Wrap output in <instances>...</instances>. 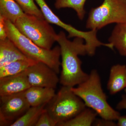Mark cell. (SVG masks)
I'll use <instances>...</instances> for the list:
<instances>
[{
	"label": "cell",
	"mask_w": 126,
	"mask_h": 126,
	"mask_svg": "<svg viewBox=\"0 0 126 126\" xmlns=\"http://www.w3.org/2000/svg\"><path fill=\"white\" fill-rule=\"evenodd\" d=\"M56 42L60 47L62 59L59 82L70 87L78 86L86 81L89 75L82 69V62L79 57L87 54L84 40L77 37L71 41L61 31L58 34Z\"/></svg>",
	"instance_id": "6da1fadb"
},
{
	"label": "cell",
	"mask_w": 126,
	"mask_h": 126,
	"mask_svg": "<svg viewBox=\"0 0 126 126\" xmlns=\"http://www.w3.org/2000/svg\"><path fill=\"white\" fill-rule=\"evenodd\" d=\"M71 89L83 101L86 107L94 111L101 118L116 121L121 116L119 112L113 109L107 101L96 70H92L86 81L77 87Z\"/></svg>",
	"instance_id": "7a4b0ae2"
},
{
	"label": "cell",
	"mask_w": 126,
	"mask_h": 126,
	"mask_svg": "<svg viewBox=\"0 0 126 126\" xmlns=\"http://www.w3.org/2000/svg\"><path fill=\"white\" fill-rule=\"evenodd\" d=\"M4 20L7 37L26 57L37 62L45 63L58 74L59 73L61 66L59 46L49 50L40 47L20 33L13 23Z\"/></svg>",
	"instance_id": "3957f363"
},
{
	"label": "cell",
	"mask_w": 126,
	"mask_h": 126,
	"mask_svg": "<svg viewBox=\"0 0 126 126\" xmlns=\"http://www.w3.org/2000/svg\"><path fill=\"white\" fill-rule=\"evenodd\" d=\"M19 31L40 47L50 49L58 34L45 19L25 14L14 24Z\"/></svg>",
	"instance_id": "277c9868"
},
{
	"label": "cell",
	"mask_w": 126,
	"mask_h": 126,
	"mask_svg": "<svg viewBox=\"0 0 126 126\" xmlns=\"http://www.w3.org/2000/svg\"><path fill=\"white\" fill-rule=\"evenodd\" d=\"M71 88L63 86L45 106L57 126L72 119L86 108L83 101Z\"/></svg>",
	"instance_id": "5b68a950"
},
{
	"label": "cell",
	"mask_w": 126,
	"mask_h": 126,
	"mask_svg": "<svg viewBox=\"0 0 126 126\" xmlns=\"http://www.w3.org/2000/svg\"><path fill=\"white\" fill-rule=\"evenodd\" d=\"M125 22L126 0H104L100 5L90 11L86 27L97 30L110 24Z\"/></svg>",
	"instance_id": "8992f818"
},
{
	"label": "cell",
	"mask_w": 126,
	"mask_h": 126,
	"mask_svg": "<svg viewBox=\"0 0 126 126\" xmlns=\"http://www.w3.org/2000/svg\"><path fill=\"white\" fill-rule=\"evenodd\" d=\"M30 107L24 92L0 96V126H11Z\"/></svg>",
	"instance_id": "52a82bcc"
},
{
	"label": "cell",
	"mask_w": 126,
	"mask_h": 126,
	"mask_svg": "<svg viewBox=\"0 0 126 126\" xmlns=\"http://www.w3.org/2000/svg\"><path fill=\"white\" fill-rule=\"evenodd\" d=\"M31 87L55 89L59 82L58 74L46 64L38 62L26 70Z\"/></svg>",
	"instance_id": "ba28073f"
},
{
	"label": "cell",
	"mask_w": 126,
	"mask_h": 126,
	"mask_svg": "<svg viewBox=\"0 0 126 126\" xmlns=\"http://www.w3.org/2000/svg\"><path fill=\"white\" fill-rule=\"evenodd\" d=\"M39 6L45 18L49 23L56 25L63 28L68 34V38H80L83 39L87 44H90L94 41L95 33L93 30L85 32L75 29L71 25L64 23L55 14L45 0H35Z\"/></svg>",
	"instance_id": "9c48e42d"
},
{
	"label": "cell",
	"mask_w": 126,
	"mask_h": 126,
	"mask_svg": "<svg viewBox=\"0 0 126 126\" xmlns=\"http://www.w3.org/2000/svg\"><path fill=\"white\" fill-rule=\"evenodd\" d=\"M31 87L26 70L15 75L0 78V96L24 92Z\"/></svg>",
	"instance_id": "30bf717a"
},
{
	"label": "cell",
	"mask_w": 126,
	"mask_h": 126,
	"mask_svg": "<svg viewBox=\"0 0 126 126\" xmlns=\"http://www.w3.org/2000/svg\"><path fill=\"white\" fill-rule=\"evenodd\" d=\"M55 94L54 89L39 87H31L24 92L31 107L47 104Z\"/></svg>",
	"instance_id": "8fae6325"
},
{
	"label": "cell",
	"mask_w": 126,
	"mask_h": 126,
	"mask_svg": "<svg viewBox=\"0 0 126 126\" xmlns=\"http://www.w3.org/2000/svg\"><path fill=\"white\" fill-rule=\"evenodd\" d=\"M30 59L7 37L0 40V67L16 60Z\"/></svg>",
	"instance_id": "7c38bea8"
},
{
	"label": "cell",
	"mask_w": 126,
	"mask_h": 126,
	"mask_svg": "<svg viewBox=\"0 0 126 126\" xmlns=\"http://www.w3.org/2000/svg\"><path fill=\"white\" fill-rule=\"evenodd\" d=\"M126 88V65L116 64L110 70L107 89L111 94H114Z\"/></svg>",
	"instance_id": "4fadbf2b"
},
{
	"label": "cell",
	"mask_w": 126,
	"mask_h": 126,
	"mask_svg": "<svg viewBox=\"0 0 126 126\" xmlns=\"http://www.w3.org/2000/svg\"><path fill=\"white\" fill-rule=\"evenodd\" d=\"M25 14L15 0H0V16L15 24Z\"/></svg>",
	"instance_id": "5bb4252c"
},
{
	"label": "cell",
	"mask_w": 126,
	"mask_h": 126,
	"mask_svg": "<svg viewBox=\"0 0 126 126\" xmlns=\"http://www.w3.org/2000/svg\"><path fill=\"white\" fill-rule=\"evenodd\" d=\"M119 54L126 57V22L117 24L109 39Z\"/></svg>",
	"instance_id": "9a60e30c"
},
{
	"label": "cell",
	"mask_w": 126,
	"mask_h": 126,
	"mask_svg": "<svg viewBox=\"0 0 126 126\" xmlns=\"http://www.w3.org/2000/svg\"><path fill=\"white\" fill-rule=\"evenodd\" d=\"M38 62L27 59L18 60L9 63L0 67V78L20 73Z\"/></svg>",
	"instance_id": "2e32d148"
},
{
	"label": "cell",
	"mask_w": 126,
	"mask_h": 126,
	"mask_svg": "<svg viewBox=\"0 0 126 126\" xmlns=\"http://www.w3.org/2000/svg\"><path fill=\"white\" fill-rule=\"evenodd\" d=\"M46 105L31 107L22 116L11 126H36L41 115L45 111Z\"/></svg>",
	"instance_id": "e0dca14e"
},
{
	"label": "cell",
	"mask_w": 126,
	"mask_h": 126,
	"mask_svg": "<svg viewBox=\"0 0 126 126\" xmlns=\"http://www.w3.org/2000/svg\"><path fill=\"white\" fill-rule=\"evenodd\" d=\"M97 114L90 108H86L72 119L58 126H90L93 124Z\"/></svg>",
	"instance_id": "ac0fdd59"
},
{
	"label": "cell",
	"mask_w": 126,
	"mask_h": 126,
	"mask_svg": "<svg viewBox=\"0 0 126 126\" xmlns=\"http://www.w3.org/2000/svg\"><path fill=\"white\" fill-rule=\"evenodd\" d=\"M87 0H56L55 7L56 9L69 8L73 9L79 19L82 20L86 14L84 5Z\"/></svg>",
	"instance_id": "d6986e66"
},
{
	"label": "cell",
	"mask_w": 126,
	"mask_h": 126,
	"mask_svg": "<svg viewBox=\"0 0 126 126\" xmlns=\"http://www.w3.org/2000/svg\"><path fill=\"white\" fill-rule=\"evenodd\" d=\"M20 6L25 13L35 16L41 19H45L35 0H15Z\"/></svg>",
	"instance_id": "ffe728a7"
},
{
	"label": "cell",
	"mask_w": 126,
	"mask_h": 126,
	"mask_svg": "<svg viewBox=\"0 0 126 126\" xmlns=\"http://www.w3.org/2000/svg\"><path fill=\"white\" fill-rule=\"evenodd\" d=\"M57 124V123L45 110L41 115L36 126H56Z\"/></svg>",
	"instance_id": "44dd1931"
},
{
	"label": "cell",
	"mask_w": 126,
	"mask_h": 126,
	"mask_svg": "<svg viewBox=\"0 0 126 126\" xmlns=\"http://www.w3.org/2000/svg\"><path fill=\"white\" fill-rule=\"evenodd\" d=\"M95 126H116L117 124L113 122V121L107 120L101 118V119H96L93 123Z\"/></svg>",
	"instance_id": "7402d4cb"
},
{
	"label": "cell",
	"mask_w": 126,
	"mask_h": 126,
	"mask_svg": "<svg viewBox=\"0 0 126 126\" xmlns=\"http://www.w3.org/2000/svg\"><path fill=\"white\" fill-rule=\"evenodd\" d=\"M7 38L4 20L2 16H0V40L4 39Z\"/></svg>",
	"instance_id": "603a6c76"
},
{
	"label": "cell",
	"mask_w": 126,
	"mask_h": 126,
	"mask_svg": "<svg viewBox=\"0 0 126 126\" xmlns=\"http://www.w3.org/2000/svg\"><path fill=\"white\" fill-rule=\"evenodd\" d=\"M116 108L118 110H126V95H123L121 100L117 105Z\"/></svg>",
	"instance_id": "cb8c5ba5"
},
{
	"label": "cell",
	"mask_w": 126,
	"mask_h": 126,
	"mask_svg": "<svg viewBox=\"0 0 126 126\" xmlns=\"http://www.w3.org/2000/svg\"><path fill=\"white\" fill-rule=\"evenodd\" d=\"M117 121V126H126V115L120 116Z\"/></svg>",
	"instance_id": "d4e9b609"
},
{
	"label": "cell",
	"mask_w": 126,
	"mask_h": 126,
	"mask_svg": "<svg viewBox=\"0 0 126 126\" xmlns=\"http://www.w3.org/2000/svg\"><path fill=\"white\" fill-rule=\"evenodd\" d=\"M124 91H125V92L126 93V88L125 89H124Z\"/></svg>",
	"instance_id": "484cf974"
}]
</instances>
